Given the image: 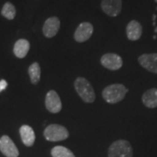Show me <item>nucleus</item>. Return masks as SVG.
<instances>
[{
	"label": "nucleus",
	"instance_id": "1",
	"mask_svg": "<svg viewBox=\"0 0 157 157\" xmlns=\"http://www.w3.org/2000/svg\"><path fill=\"white\" fill-rule=\"evenodd\" d=\"M128 89L122 84L107 86L102 91V97L109 104H116L125 98Z\"/></svg>",
	"mask_w": 157,
	"mask_h": 157
},
{
	"label": "nucleus",
	"instance_id": "2",
	"mask_svg": "<svg viewBox=\"0 0 157 157\" xmlns=\"http://www.w3.org/2000/svg\"><path fill=\"white\" fill-rule=\"evenodd\" d=\"M74 88L79 97L86 103H93L95 101V93L92 85L86 78L78 77L74 81Z\"/></svg>",
	"mask_w": 157,
	"mask_h": 157
},
{
	"label": "nucleus",
	"instance_id": "3",
	"mask_svg": "<svg viewBox=\"0 0 157 157\" xmlns=\"http://www.w3.org/2000/svg\"><path fill=\"white\" fill-rule=\"evenodd\" d=\"M108 157H133V147L128 140H115L108 148Z\"/></svg>",
	"mask_w": 157,
	"mask_h": 157
},
{
	"label": "nucleus",
	"instance_id": "4",
	"mask_svg": "<svg viewBox=\"0 0 157 157\" xmlns=\"http://www.w3.org/2000/svg\"><path fill=\"white\" fill-rule=\"evenodd\" d=\"M44 136L45 140L49 141H60L67 139L69 137V132L64 126L59 124H51L44 130Z\"/></svg>",
	"mask_w": 157,
	"mask_h": 157
},
{
	"label": "nucleus",
	"instance_id": "5",
	"mask_svg": "<svg viewBox=\"0 0 157 157\" xmlns=\"http://www.w3.org/2000/svg\"><path fill=\"white\" fill-rule=\"evenodd\" d=\"M101 65L105 68L111 71H116L122 67L123 60L121 57L115 53H106L101 59Z\"/></svg>",
	"mask_w": 157,
	"mask_h": 157
},
{
	"label": "nucleus",
	"instance_id": "6",
	"mask_svg": "<svg viewBox=\"0 0 157 157\" xmlns=\"http://www.w3.org/2000/svg\"><path fill=\"white\" fill-rule=\"evenodd\" d=\"M45 104L46 109L52 113H58L61 111V100L54 90H51L46 94Z\"/></svg>",
	"mask_w": 157,
	"mask_h": 157
},
{
	"label": "nucleus",
	"instance_id": "7",
	"mask_svg": "<svg viewBox=\"0 0 157 157\" xmlns=\"http://www.w3.org/2000/svg\"><path fill=\"white\" fill-rule=\"evenodd\" d=\"M101 10L109 17H117L122 9L121 0H102Z\"/></svg>",
	"mask_w": 157,
	"mask_h": 157
},
{
	"label": "nucleus",
	"instance_id": "8",
	"mask_svg": "<svg viewBox=\"0 0 157 157\" xmlns=\"http://www.w3.org/2000/svg\"><path fill=\"white\" fill-rule=\"evenodd\" d=\"M0 151L6 157H17L19 155L17 147L7 135H3L0 138Z\"/></svg>",
	"mask_w": 157,
	"mask_h": 157
},
{
	"label": "nucleus",
	"instance_id": "9",
	"mask_svg": "<svg viewBox=\"0 0 157 157\" xmlns=\"http://www.w3.org/2000/svg\"><path fill=\"white\" fill-rule=\"evenodd\" d=\"M94 33V26L89 22H83L74 32V39L78 43H83L91 38Z\"/></svg>",
	"mask_w": 157,
	"mask_h": 157
},
{
	"label": "nucleus",
	"instance_id": "10",
	"mask_svg": "<svg viewBox=\"0 0 157 157\" xmlns=\"http://www.w3.org/2000/svg\"><path fill=\"white\" fill-rule=\"evenodd\" d=\"M138 62L147 71L157 74V52L141 54L138 58Z\"/></svg>",
	"mask_w": 157,
	"mask_h": 157
},
{
	"label": "nucleus",
	"instance_id": "11",
	"mask_svg": "<svg viewBox=\"0 0 157 157\" xmlns=\"http://www.w3.org/2000/svg\"><path fill=\"white\" fill-rule=\"evenodd\" d=\"M60 28V20L57 17H51L47 18L43 25V33L45 37L50 39L56 36Z\"/></svg>",
	"mask_w": 157,
	"mask_h": 157
},
{
	"label": "nucleus",
	"instance_id": "12",
	"mask_svg": "<svg viewBox=\"0 0 157 157\" xmlns=\"http://www.w3.org/2000/svg\"><path fill=\"white\" fill-rule=\"evenodd\" d=\"M127 37L130 41H136L140 39L142 34V26L136 20H131L126 28Z\"/></svg>",
	"mask_w": 157,
	"mask_h": 157
},
{
	"label": "nucleus",
	"instance_id": "13",
	"mask_svg": "<svg viewBox=\"0 0 157 157\" xmlns=\"http://www.w3.org/2000/svg\"><path fill=\"white\" fill-rule=\"evenodd\" d=\"M20 136L22 139L23 143L27 147H32L35 142V133L33 129L32 128L28 125H23L19 129Z\"/></svg>",
	"mask_w": 157,
	"mask_h": 157
},
{
	"label": "nucleus",
	"instance_id": "14",
	"mask_svg": "<svg viewBox=\"0 0 157 157\" xmlns=\"http://www.w3.org/2000/svg\"><path fill=\"white\" fill-rule=\"evenodd\" d=\"M142 103L148 108L157 107V88H150L147 90L141 97Z\"/></svg>",
	"mask_w": 157,
	"mask_h": 157
},
{
	"label": "nucleus",
	"instance_id": "15",
	"mask_svg": "<svg viewBox=\"0 0 157 157\" xmlns=\"http://www.w3.org/2000/svg\"><path fill=\"white\" fill-rule=\"evenodd\" d=\"M30 50V43L26 39H18L13 47V52L18 59H23L27 55Z\"/></svg>",
	"mask_w": 157,
	"mask_h": 157
},
{
	"label": "nucleus",
	"instance_id": "16",
	"mask_svg": "<svg viewBox=\"0 0 157 157\" xmlns=\"http://www.w3.org/2000/svg\"><path fill=\"white\" fill-rule=\"evenodd\" d=\"M28 73L31 82L33 85L38 84L40 80V75H41V69L38 62H34L29 67Z\"/></svg>",
	"mask_w": 157,
	"mask_h": 157
},
{
	"label": "nucleus",
	"instance_id": "17",
	"mask_svg": "<svg viewBox=\"0 0 157 157\" xmlns=\"http://www.w3.org/2000/svg\"><path fill=\"white\" fill-rule=\"evenodd\" d=\"M51 155L52 157H75L73 152L63 146L54 147L51 151Z\"/></svg>",
	"mask_w": 157,
	"mask_h": 157
},
{
	"label": "nucleus",
	"instance_id": "18",
	"mask_svg": "<svg viewBox=\"0 0 157 157\" xmlns=\"http://www.w3.org/2000/svg\"><path fill=\"white\" fill-rule=\"evenodd\" d=\"M1 14L3 17H5L9 20H12L16 16V8L10 2L6 3L1 11Z\"/></svg>",
	"mask_w": 157,
	"mask_h": 157
},
{
	"label": "nucleus",
	"instance_id": "19",
	"mask_svg": "<svg viewBox=\"0 0 157 157\" xmlns=\"http://www.w3.org/2000/svg\"><path fill=\"white\" fill-rule=\"evenodd\" d=\"M7 86H8V83H7L6 79H1L0 80V92H2V91L6 89Z\"/></svg>",
	"mask_w": 157,
	"mask_h": 157
}]
</instances>
